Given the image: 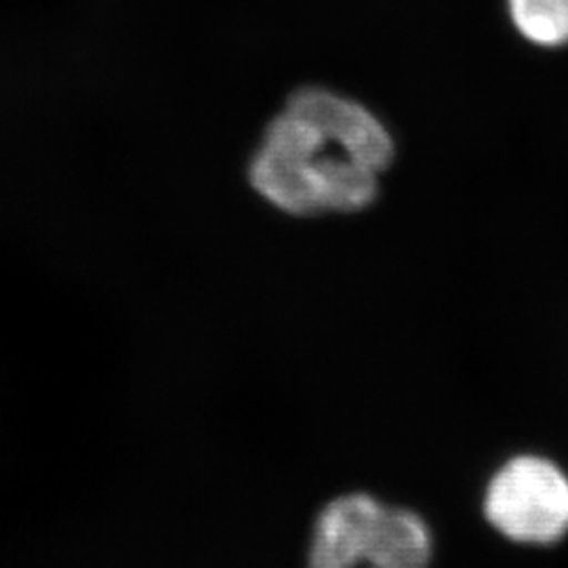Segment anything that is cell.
<instances>
[{
	"instance_id": "1",
	"label": "cell",
	"mask_w": 568,
	"mask_h": 568,
	"mask_svg": "<svg viewBox=\"0 0 568 568\" xmlns=\"http://www.w3.org/2000/svg\"><path fill=\"white\" fill-rule=\"evenodd\" d=\"M394 140L363 103L321 87L295 91L248 166L251 185L297 217L356 213L379 194Z\"/></svg>"
},
{
	"instance_id": "2",
	"label": "cell",
	"mask_w": 568,
	"mask_h": 568,
	"mask_svg": "<svg viewBox=\"0 0 568 568\" xmlns=\"http://www.w3.org/2000/svg\"><path fill=\"white\" fill-rule=\"evenodd\" d=\"M485 516L514 544H556L568 532V476L544 457H514L488 483Z\"/></svg>"
},
{
	"instance_id": "3",
	"label": "cell",
	"mask_w": 568,
	"mask_h": 568,
	"mask_svg": "<svg viewBox=\"0 0 568 568\" xmlns=\"http://www.w3.org/2000/svg\"><path fill=\"white\" fill-rule=\"evenodd\" d=\"M384 504L366 493L333 499L314 527L307 551L310 568H358L366 565Z\"/></svg>"
},
{
	"instance_id": "4",
	"label": "cell",
	"mask_w": 568,
	"mask_h": 568,
	"mask_svg": "<svg viewBox=\"0 0 568 568\" xmlns=\"http://www.w3.org/2000/svg\"><path fill=\"white\" fill-rule=\"evenodd\" d=\"M432 549V532L419 514L386 506L375 530L365 567L429 568Z\"/></svg>"
},
{
	"instance_id": "5",
	"label": "cell",
	"mask_w": 568,
	"mask_h": 568,
	"mask_svg": "<svg viewBox=\"0 0 568 568\" xmlns=\"http://www.w3.org/2000/svg\"><path fill=\"white\" fill-rule=\"evenodd\" d=\"M516 30L537 47L568 44V0H508Z\"/></svg>"
}]
</instances>
